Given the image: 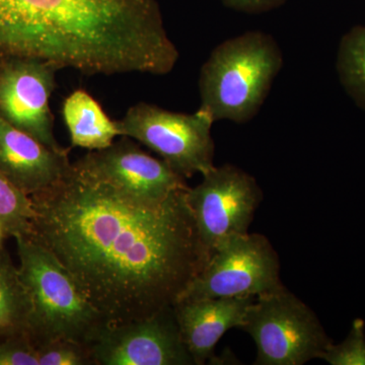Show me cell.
<instances>
[{"mask_svg":"<svg viewBox=\"0 0 365 365\" xmlns=\"http://www.w3.org/2000/svg\"><path fill=\"white\" fill-rule=\"evenodd\" d=\"M284 288L279 258L267 237L246 234L223 242L180 295L178 302L257 297Z\"/></svg>","mask_w":365,"mask_h":365,"instance_id":"cell-7","label":"cell"},{"mask_svg":"<svg viewBox=\"0 0 365 365\" xmlns=\"http://www.w3.org/2000/svg\"><path fill=\"white\" fill-rule=\"evenodd\" d=\"M93 76L170 73L179 51L157 0H0V57Z\"/></svg>","mask_w":365,"mask_h":365,"instance_id":"cell-2","label":"cell"},{"mask_svg":"<svg viewBox=\"0 0 365 365\" xmlns=\"http://www.w3.org/2000/svg\"><path fill=\"white\" fill-rule=\"evenodd\" d=\"M31 300L6 249L0 250V340L30 338Z\"/></svg>","mask_w":365,"mask_h":365,"instance_id":"cell-15","label":"cell"},{"mask_svg":"<svg viewBox=\"0 0 365 365\" xmlns=\"http://www.w3.org/2000/svg\"><path fill=\"white\" fill-rule=\"evenodd\" d=\"M7 237H9V232H6V227H4L1 222H0V250L4 248V242L6 241Z\"/></svg>","mask_w":365,"mask_h":365,"instance_id":"cell-22","label":"cell"},{"mask_svg":"<svg viewBox=\"0 0 365 365\" xmlns=\"http://www.w3.org/2000/svg\"><path fill=\"white\" fill-rule=\"evenodd\" d=\"M263 194L256 179L232 165L215 167L200 184L187 190V201L204 251L249 232Z\"/></svg>","mask_w":365,"mask_h":365,"instance_id":"cell-8","label":"cell"},{"mask_svg":"<svg viewBox=\"0 0 365 365\" xmlns=\"http://www.w3.org/2000/svg\"><path fill=\"white\" fill-rule=\"evenodd\" d=\"M35 209L26 195L0 172V222L9 237H31Z\"/></svg>","mask_w":365,"mask_h":365,"instance_id":"cell-17","label":"cell"},{"mask_svg":"<svg viewBox=\"0 0 365 365\" xmlns=\"http://www.w3.org/2000/svg\"><path fill=\"white\" fill-rule=\"evenodd\" d=\"M19 272L31 300L30 339L36 346L67 339L93 346L109 324L58 259L32 237H14Z\"/></svg>","mask_w":365,"mask_h":365,"instance_id":"cell-4","label":"cell"},{"mask_svg":"<svg viewBox=\"0 0 365 365\" xmlns=\"http://www.w3.org/2000/svg\"><path fill=\"white\" fill-rule=\"evenodd\" d=\"M62 116L72 148L105 150L120 136L117 121L108 116L98 101L86 91H74L64 100Z\"/></svg>","mask_w":365,"mask_h":365,"instance_id":"cell-14","label":"cell"},{"mask_svg":"<svg viewBox=\"0 0 365 365\" xmlns=\"http://www.w3.org/2000/svg\"><path fill=\"white\" fill-rule=\"evenodd\" d=\"M336 67L346 93L365 110V26H354L343 36Z\"/></svg>","mask_w":365,"mask_h":365,"instance_id":"cell-16","label":"cell"},{"mask_svg":"<svg viewBox=\"0 0 365 365\" xmlns=\"http://www.w3.org/2000/svg\"><path fill=\"white\" fill-rule=\"evenodd\" d=\"M255 297L181 300L175 312L182 339L195 365L215 359V346L230 329H242Z\"/></svg>","mask_w":365,"mask_h":365,"instance_id":"cell-13","label":"cell"},{"mask_svg":"<svg viewBox=\"0 0 365 365\" xmlns=\"http://www.w3.org/2000/svg\"><path fill=\"white\" fill-rule=\"evenodd\" d=\"M0 365H39L36 345L29 337L0 340Z\"/></svg>","mask_w":365,"mask_h":365,"instance_id":"cell-20","label":"cell"},{"mask_svg":"<svg viewBox=\"0 0 365 365\" xmlns=\"http://www.w3.org/2000/svg\"><path fill=\"white\" fill-rule=\"evenodd\" d=\"M58 69L44 60L0 57V116L51 148H61L50 109Z\"/></svg>","mask_w":365,"mask_h":365,"instance_id":"cell-10","label":"cell"},{"mask_svg":"<svg viewBox=\"0 0 365 365\" xmlns=\"http://www.w3.org/2000/svg\"><path fill=\"white\" fill-rule=\"evenodd\" d=\"M223 6L245 14H262L272 11L285 4L287 0H220Z\"/></svg>","mask_w":365,"mask_h":365,"instance_id":"cell-21","label":"cell"},{"mask_svg":"<svg viewBox=\"0 0 365 365\" xmlns=\"http://www.w3.org/2000/svg\"><path fill=\"white\" fill-rule=\"evenodd\" d=\"M187 188L160 204L125 196L71 163L31 196L33 240L66 268L110 326L174 306L208 260Z\"/></svg>","mask_w":365,"mask_h":365,"instance_id":"cell-1","label":"cell"},{"mask_svg":"<svg viewBox=\"0 0 365 365\" xmlns=\"http://www.w3.org/2000/svg\"><path fill=\"white\" fill-rule=\"evenodd\" d=\"M213 124L201 109L186 114L148 103L132 106L123 119L117 121L120 136L143 143L184 179L196 174L203 176L215 167Z\"/></svg>","mask_w":365,"mask_h":365,"instance_id":"cell-6","label":"cell"},{"mask_svg":"<svg viewBox=\"0 0 365 365\" xmlns=\"http://www.w3.org/2000/svg\"><path fill=\"white\" fill-rule=\"evenodd\" d=\"M174 306L139 321L108 326L91 346L96 365L195 364L182 339Z\"/></svg>","mask_w":365,"mask_h":365,"instance_id":"cell-9","label":"cell"},{"mask_svg":"<svg viewBox=\"0 0 365 365\" xmlns=\"http://www.w3.org/2000/svg\"><path fill=\"white\" fill-rule=\"evenodd\" d=\"M242 330L256 344V365H302L331 343L317 314L285 287L257 297Z\"/></svg>","mask_w":365,"mask_h":365,"instance_id":"cell-5","label":"cell"},{"mask_svg":"<svg viewBox=\"0 0 365 365\" xmlns=\"http://www.w3.org/2000/svg\"><path fill=\"white\" fill-rule=\"evenodd\" d=\"M319 359L331 365H365V323L355 319L347 337L339 344L327 346Z\"/></svg>","mask_w":365,"mask_h":365,"instance_id":"cell-19","label":"cell"},{"mask_svg":"<svg viewBox=\"0 0 365 365\" xmlns=\"http://www.w3.org/2000/svg\"><path fill=\"white\" fill-rule=\"evenodd\" d=\"M283 66L272 36L250 31L216 46L201 68V105L213 122L247 123L260 111Z\"/></svg>","mask_w":365,"mask_h":365,"instance_id":"cell-3","label":"cell"},{"mask_svg":"<svg viewBox=\"0 0 365 365\" xmlns=\"http://www.w3.org/2000/svg\"><path fill=\"white\" fill-rule=\"evenodd\" d=\"M36 348L39 365H96L91 346L76 341L53 340Z\"/></svg>","mask_w":365,"mask_h":365,"instance_id":"cell-18","label":"cell"},{"mask_svg":"<svg viewBox=\"0 0 365 365\" xmlns=\"http://www.w3.org/2000/svg\"><path fill=\"white\" fill-rule=\"evenodd\" d=\"M69 150L51 148L0 116V172L26 195L49 188L71 169Z\"/></svg>","mask_w":365,"mask_h":365,"instance_id":"cell-12","label":"cell"},{"mask_svg":"<svg viewBox=\"0 0 365 365\" xmlns=\"http://www.w3.org/2000/svg\"><path fill=\"white\" fill-rule=\"evenodd\" d=\"M105 150L90 151L76 163L119 193L141 203L160 204L178 190L187 188L184 178L162 158L141 150L129 137Z\"/></svg>","mask_w":365,"mask_h":365,"instance_id":"cell-11","label":"cell"}]
</instances>
